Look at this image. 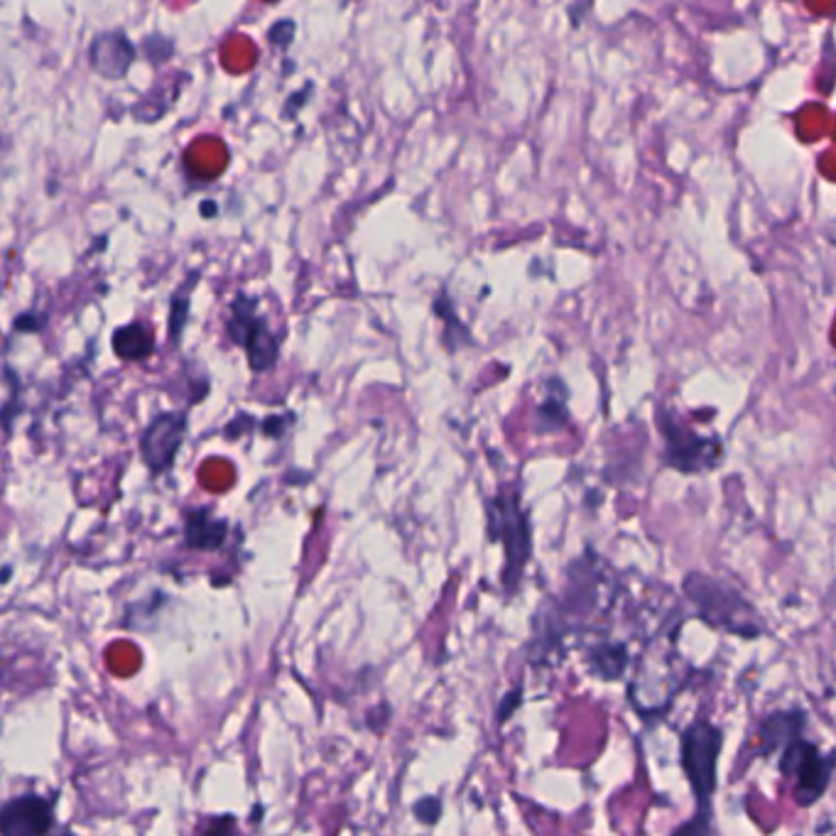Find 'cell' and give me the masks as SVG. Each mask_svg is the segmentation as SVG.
Wrapping results in <instances>:
<instances>
[{
  "instance_id": "1",
  "label": "cell",
  "mask_w": 836,
  "mask_h": 836,
  "mask_svg": "<svg viewBox=\"0 0 836 836\" xmlns=\"http://www.w3.org/2000/svg\"><path fill=\"white\" fill-rule=\"evenodd\" d=\"M488 537L493 542H503L506 550V567H503V586L508 594H515L525 564L530 559V520L525 508L520 506L518 488L503 486L501 491L486 501Z\"/></svg>"
},
{
  "instance_id": "2",
  "label": "cell",
  "mask_w": 836,
  "mask_h": 836,
  "mask_svg": "<svg viewBox=\"0 0 836 836\" xmlns=\"http://www.w3.org/2000/svg\"><path fill=\"white\" fill-rule=\"evenodd\" d=\"M662 437H665V452L662 461L682 474H699V471L716 469L724 461V444L719 437H702L677 415L675 410L658 407L655 415Z\"/></svg>"
},
{
  "instance_id": "3",
  "label": "cell",
  "mask_w": 836,
  "mask_h": 836,
  "mask_svg": "<svg viewBox=\"0 0 836 836\" xmlns=\"http://www.w3.org/2000/svg\"><path fill=\"white\" fill-rule=\"evenodd\" d=\"M228 334L243 346L248 354V363L255 373H265L278 363L280 344L273 336L265 319L258 314V300L255 297L238 292L236 300L231 302V317L226 322Z\"/></svg>"
},
{
  "instance_id": "4",
  "label": "cell",
  "mask_w": 836,
  "mask_h": 836,
  "mask_svg": "<svg viewBox=\"0 0 836 836\" xmlns=\"http://www.w3.org/2000/svg\"><path fill=\"white\" fill-rule=\"evenodd\" d=\"M721 741H724L721 731L704 719L694 721L682 736L684 775L692 785L697 802H702L704 807L709 805V797L716 790V760H719Z\"/></svg>"
},
{
  "instance_id": "5",
  "label": "cell",
  "mask_w": 836,
  "mask_h": 836,
  "mask_svg": "<svg viewBox=\"0 0 836 836\" xmlns=\"http://www.w3.org/2000/svg\"><path fill=\"white\" fill-rule=\"evenodd\" d=\"M780 770L783 775H795L797 787L795 797L802 807L812 805L824 795L829 783H832L834 770V753L819 756L817 743L810 741H795L785 748L783 760H780Z\"/></svg>"
},
{
  "instance_id": "6",
  "label": "cell",
  "mask_w": 836,
  "mask_h": 836,
  "mask_svg": "<svg viewBox=\"0 0 836 836\" xmlns=\"http://www.w3.org/2000/svg\"><path fill=\"white\" fill-rule=\"evenodd\" d=\"M187 434V415L184 412H162L152 420L140 439V456L150 466L152 474H165L175 464L179 447Z\"/></svg>"
},
{
  "instance_id": "7",
  "label": "cell",
  "mask_w": 836,
  "mask_h": 836,
  "mask_svg": "<svg viewBox=\"0 0 836 836\" xmlns=\"http://www.w3.org/2000/svg\"><path fill=\"white\" fill-rule=\"evenodd\" d=\"M52 802L40 795H23L0 807V836H50Z\"/></svg>"
},
{
  "instance_id": "8",
  "label": "cell",
  "mask_w": 836,
  "mask_h": 836,
  "mask_svg": "<svg viewBox=\"0 0 836 836\" xmlns=\"http://www.w3.org/2000/svg\"><path fill=\"white\" fill-rule=\"evenodd\" d=\"M684 591L699 606L702 616L716 626L721 623V626L731 628L738 608H746L736 591H731L729 586L716 582V579L704 577V574H689L684 579Z\"/></svg>"
},
{
  "instance_id": "9",
  "label": "cell",
  "mask_w": 836,
  "mask_h": 836,
  "mask_svg": "<svg viewBox=\"0 0 836 836\" xmlns=\"http://www.w3.org/2000/svg\"><path fill=\"white\" fill-rule=\"evenodd\" d=\"M91 67L106 79H121L126 76L135 59V47L123 32H103L96 35L89 47Z\"/></svg>"
},
{
  "instance_id": "10",
  "label": "cell",
  "mask_w": 836,
  "mask_h": 836,
  "mask_svg": "<svg viewBox=\"0 0 836 836\" xmlns=\"http://www.w3.org/2000/svg\"><path fill=\"white\" fill-rule=\"evenodd\" d=\"M802 729H805V714L802 711H778L770 714L768 719L760 721L758 738H760V756H768L778 746H790V743L800 741Z\"/></svg>"
},
{
  "instance_id": "11",
  "label": "cell",
  "mask_w": 836,
  "mask_h": 836,
  "mask_svg": "<svg viewBox=\"0 0 836 836\" xmlns=\"http://www.w3.org/2000/svg\"><path fill=\"white\" fill-rule=\"evenodd\" d=\"M228 525L226 520L214 518L206 508L192 510L187 513V525H184V540H187L189 547L194 550H219L226 540Z\"/></svg>"
},
{
  "instance_id": "12",
  "label": "cell",
  "mask_w": 836,
  "mask_h": 836,
  "mask_svg": "<svg viewBox=\"0 0 836 836\" xmlns=\"http://www.w3.org/2000/svg\"><path fill=\"white\" fill-rule=\"evenodd\" d=\"M152 349H155V339H152L150 329L145 324H128V327L116 329V334H113V351L123 361L148 358Z\"/></svg>"
},
{
  "instance_id": "13",
  "label": "cell",
  "mask_w": 836,
  "mask_h": 836,
  "mask_svg": "<svg viewBox=\"0 0 836 836\" xmlns=\"http://www.w3.org/2000/svg\"><path fill=\"white\" fill-rule=\"evenodd\" d=\"M569 425V410H567V393L564 385L557 383L555 393L547 395L542 405L535 410V432L537 434H555Z\"/></svg>"
},
{
  "instance_id": "14",
  "label": "cell",
  "mask_w": 836,
  "mask_h": 836,
  "mask_svg": "<svg viewBox=\"0 0 836 836\" xmlns=\"http://www.w3.org/2000/svg\"><path fill=\"white\" fill-rule=\"evenodd\" d=\"M628 665V650L626 645H601L591 655V670L601 677V680H618Z\"/></svg>"
},
{
  "instance_id": "15",
  "label": "cell",
  "mask_w": 836,
  "mask_h": 836,
  "mask_svg": "<svg viewBox=\"0 0 836 836\" xmlns=\"http://www.w3.org/2000/svg\"><path fill=\"white\" fill-rule=\"evenodd\" d=\"M434 309H437V312H439V317L447 319V322H449V327L444 329V339H447V346H449V341H452L454 329H456V334L461 336V339L469 341V344H471V339H469V329H466L464 324H461L459 319L454 317V309H452V302H449L447 292H442V295L437 297V304H434Z\"/></svg>"
},
{
  "instance_id": "16",
  "label": "cell",
  "mask_w": 836,
  "mask_h": 836,
  "mask_svg": "<svg viewBox=\"0 0 836 836\" xmlns=\"http://www.w3.org/2000/svg\"><path fill=\"white\" fill-rule=\"evenodd\" d=\"M189 314V292L177 290L175 297H172V314H170V336L172 341H177L182 336L184 324H187Z\"/></svg>"
},
{
  "instance_id": "17",
  "label": "cell",
  "mask_w": 836,
  "mask_h": 836,
  "mask_svg": "<svg viewBox=\"0 0 836 836\" xmlns=\"http://www.w3.org/2000/svg\"><path fill=\"white\" fill-rule=\"evenodd\" d=\"M672 836H716L714 827H711L709 812L707 810L697 812V817L680 824V827L675 829V834H672Z\"/></svg>"
},
{
  "instance_id": "18",
  "label": "cell",
  "mask_w": 836,
  "mask_h": 836,
  "mask_svg": "<svg viewBox=\"0 0 836 836\" xmlns=\"http://www.w3.org/2000/svg\"><path fill=\"white\" fill-rule=\"evenodd\" d=\"M412 810H415V817L420 819V822L434 824L439 819V814H442V800H439V797H425V800H417Z\"/></svg>"
},
{
  "instance_id": "19",
  "label": "cell",
  "mask_w": 836,
  "mask_h": 836,
  "mask_svg": "<svg viewBox=\"0 0 836 836\" xmlns=\"http://www.w3.org/2000/svg\"><path fill=\"white\" fill-rule=\"evenodd\" d=\"M292 37H295V23H292V20H280L278 25L270 27V42H273V45L287 47L292 42Z\"/></svg>"
},
{
  "instance_id": "20",
  "label": "cell",
  "mask_w": 836,
  "mask_h": 836,
  "mask_svg": "<svg viewBox=\"0 0 836 836\" xmlns=\"http://www.w3.org/2000/svg\"><path fill=\"white\" fill-rule=\"evenodd\" d=\"M202 836H236V822H233V817L211 819Z\"/></svg>"
},
{
  "instance_id": "21",
  "label": "cell",
  "mask_w": 836,
  "mask_h": 836,
  "mask_svg": "<svg viewBox=\"0 0 836 836\" xmlns=\"http://www.w3.org/2000/svg\"><path fill=\"white\" fill-rule=\"evenodd\" d=\"M520 707V689H513V692H508L506 697H503L501 707H498V721H508L510 714H513L515 709Z\"/></svg>"
},
{
  "instance_id": "22",
  "label": "cell",
  "mask_w": 836,
  "mask_h": 836,
  "mask_svg": "<svg viewBox=\"0 0 836 836\" xmlns=\"http://www.w3.org/2000/svg\"><path fill=\"white\" fill-rule=\"evenodd\" d=\"M62 836H74V834H69V832H64V834H62Z\"/></svg>"
}]
</instances>
